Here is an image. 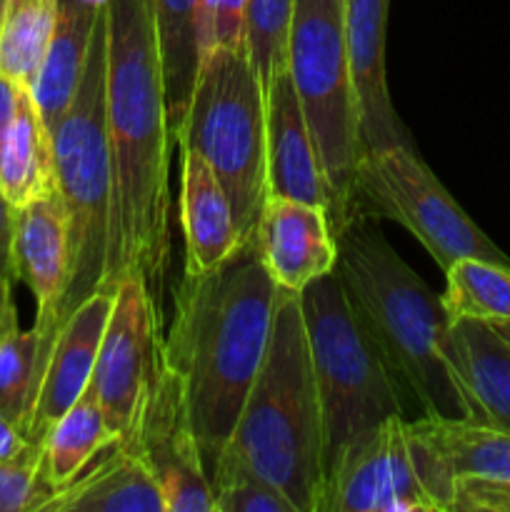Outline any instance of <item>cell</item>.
Here are the masks:
<instances>
[{"mask_svg":"<svg viewBox=\"0 0 510 512\" xmlns=\"http://www.w3.org/2000/svg\"><path fill=\"white\" fill-rule=\"evenodd\" d=\"M408 428L438 455L445 473L455 483L463 478L510 480L508 430L475 423V420L430 418V415L410 420Z\"/></svg>","mask_w":510,"mask_h":512,"instance_id":"obj_23","label":"cell"},{"mask_svg":"<svg viewBox=\"0 0 510 512\" xmlns=\"http://www.w3.org/2000/svg\"><path fill=\"white\" fill-rule=\"evenodd\" d=\"M28 443L30 440L20 433L18 425H13L10 420H5L3 415H0V460L18 455Z\"/></svg>","mask_w":510,"mask_h":512,"instance_id":"obj_37","label":"cell"},{"mask_svg":"<svg viewBox=\"0 0 510 512\" xmlns=\"http://www.w3.org/2000/svg\"><path fill=\"white\" fill-rule=\"evenodd\" d=\"M255 243L270 278L288 293H300L313 280L333 273L338 263L328 210L303 200L268 195Z\"/></svg>","mask_w":510,"mask_h":512,"instance_id":"obj_15","label":"cell"},{"mask_svg":"<svg viewBox=\"0 0 510 512\" xmlns=\"http://www.w3.org/2000/svg\"><path fill=\"white\" fill-rule=\"evenodd\" d=\"M443 308L453 320L485 323L510 320V265L480 258H460L445 270Z\"/></svg>","mask_w":510,"mask_h":512,"instance_id":"obj_27","label":"cell"},{"mask_svg":"<svg viewBox=\"0 0 510 512\" xmlns=\"http://www.w3.org/2000/svg\"><path fill=\"white\" fill-rule=\"evenodd\" d=\"M40 512H165V503L138 455L115 443L88 473L55 490Z\"/></svg>","mask_w":510,"mask_h":512,"instance_id":"obj_20","label":"cell"},{"mask_svg":"<svg viewBox=\"0 0 510 512\" xmlns=\"http://www.w3.org/2000/svg\"><path fill=\"white\" fill-rule=\"evenodd\" d=\"M13 273L35 295L38 315V360H35V393L55 338L60 300L68 280V218L60 193L45 195L15 210L13 223Z\"/></svg>","mask_w":510,"mask_h":512,"instance_id":"obj_13","label":"cell"},{"mask_svg":"<svg viewBox=\"0 0 510 512\" xmlns=\"http://www.w3.org/2000/svg\"><path fill=\"white\" fill-rule=\"evenodd\" d=\"M160 310L140 275L115 288V303L100 340L90 388L105 423L120 440L130 433L150 380L160 363Z\"/></svg>","mask_w":510,"mask_h":512,"instance_id":"obj_11","label":"cell"},{"mask_svg":"<svg viewBox=\"0 0 510 512\" xmlns=\"http://www.w3.org/2000/svg\"><path fill=\"white\" fill-rule=\"evenodd\" d=\"M265 155L268 195L303 200L330 210V190L320 170L308 123L288 70L265 88Z\"/></svg>","mask_w":510,"mask_h":512,"instance_id":"obj_17","label":"cell"},{"mask_svg":"<svg viewBox=\"0 0 510 512\" xmlns=\"http://www.w3.org/2000/svg\"><path fill=\"white\" fill-rule=\"evenodd\" d=\"M368 208L373 218L403 225L430 258L445 270L460 258L510 265V258L455 203L415 145L370 150L358 160L353 178V210Z\"/></svg>","mask_w":510,"mask_h":512,"instance_id":"obj_9","label":"cell"},{"mask_svg":"<svg viewBox=\"0 0 510 512\" xmlns=\"http://www.w3.org/2000/svg\"><path fill=\"white\" fill-rule=\"evenodd\" d=\"M298 295L323 420L325 478L353 440L403 418L405 400L335 270Z\"/></svg>","mask_w":510,"mask_h":512,"instance_id":"obj_6","label":"cell"},{"mask_svg":"<svg viewBox=\"0 0 510 512\" xmlns=\"http://www.w3.org/2000/svg\"><path fill=\"white\" fill-rule=\"evenodd\" d=\"M18 83L0 75V145H3L5 130H8L10 120L15 115V103H18Z\"/></svg>","mask_w":510,"mask_h":512,"instance_id":"obj_36","label":"cell"},{"mask_svg":"<svg viewBox=\"0 0 510 512\" xmlns=\"http://www.w3.org/2000/svg\"><path fill=\"white\" fill-rule=\"evenodd\" d=\"M120 443L158 483L165 512H213L208 475L185 403L180 375L160 358L130 433Z\"/></svg>","mask_w":510,"mask_h":512,"instance_id":"obj_10","label":"cell"},{"mask_svg":"<svg viewBox=\"0 0 510 512\" xmlns=\"http://www.w3.org/2000/svg\"><path fill=\"white\" fill-rule=\"evenodd\" d=\"M105 3L108 0H58L53 40L33 85V98L50 135L68 113L78 93L93 33L105 13Z\"/></svg>","mask_w":510,"mask_h":512,"instance_id":"obj_21","label":"cell"},{"mask_svg":"<svg viewBox=\"0 0 510 512\" xmlns=\"http://www.w3.org/2000/svg\"><path fill=\"white\" fill-rule=\"evenodd\" d=\"M213 512H298L295 505L225 445L208 475Z\"/></svg>","mask_w":510,"mask_h":512,"instance_id":"obj_28","label":"cell"},{"mask_svg":"<svg viewBox=\"0 0 510 512\" xmlns=\"http://www.w3.org/2000/svg\"><path fill=\"white\" fill-rule=\"evenodd\" d=\"M58 193L68 218V280L55 335L103 285L110 240V158L105 138V13L93 33L83 80L53 130ZM55 340V338H53Z\"/></svg>","mask_w":510,"mask_h":512,"instance_id":"obj_7","label":"cell"},{"mask_svg":"<svg viewBox=\"0 0 510 512\" xmlns=\"http://www.w3.org/2000/svg\"><path fill=\"white\" fill-rule=\"evenodd\" d=\"M13 330H18V310H15L13 303V278L0 275V343Z\"/></svg>","mask_w":510,"mask_h":512,"instance_id":"obj_35","label":"cell"},{"mask_svg":"<svg viewBox=\"0 0 510 512\" xmlns=\"http://www.w3.org/2000/svg\"><path fill=\"white\" fill-rule=\"evenodd\" d=\"M490 325H493V328L510 343V320H505V323H490Z\"/></svg>","mask_w":510,"mask_h":512,"instance_id":"obj_38","label":"cell"},{"mask_svg":"<svg viewBox=\"0 0 510 512\" xmlns=\"http://www.w3.org/2000/svg\"><path fill=\"white\" fill-rule=\"evenodd\" d=\"M295 0H248L245 45L258 70L263 93L273 78L288 70V38Z\"/></svg>","mask_w":510,"mask_h":512,"instance_id":"obj_29","label":"cell"},{"mask_svg":"<svg viewBox=\"0 0 510 512\" xmlns=\"http://www.w3.org/2000/svg\"><path fill=\"white\" fill-rule=\"evenodd\" d=\"M13 223L15 210L0 193V275L15 278L13 273Z\"/></svg>","mask_w":510,"mask_h":512,"instance_id":"obj_34","label":"cell"},{"mask_svg":"<svg viewBox=\"0 0 510 512\" xmlns=\"http://www.w3.org/2000/svg\"><path fill=\"white\" fill-rule=\"evenodd\" d=\"M55 190L53 135L45 128L33 90L20 85L15 115L0 145V193L18 210Z\"/></svg>","mask_w":510,"mask_h":512,"instance_id":"obj_22","label":"cell"},{"mask_svg":"<svg viewBox=\"0 0 510 512\" xmlns=\"http://www.w3.org/2000/svg\"><path fill=\"white\" fill-rule=\"evenodd\" d=\"M43 443V478L53 490L73 483L103 450L118 443L103 408L88 385L83 395L50 425Z\"/></svg>","mask_w":510,"mask_h":512,"instance_id":"obj_25","label":"cell"},{"mask_svg":"<svg viewBox=\"0 0 510 512\" xmlns=\"http://www.w3.org/2000/svg\"><path fill=\"white\" fill-rule=\"evenodd\" d=\"M335 243V273L400 390L430 418L475 420L450 363L443 300L360 215L335 233Z\"/></svg>","mask_w":510,"mask_h":512,"instance_id":"obj_3","label":"cell"},{"mask_svg":"<svg viewBox=\"0 0 510 512\" xmlns=\"http://www.w3.org/2000/svg\"><path fill=\"white\" fill-rule=\"evenodd\" d=\"M510 512V480L463 478L455 483L453 512Z\"/></svg>","mask_w":510,"mask_h":512,"instance_id":"obj_33","label":"cell"},{"mask_svg":"<svg viewBox=\"0 0 510 512\" xmlns=\"http://www.w3.org/2000/svg\"><path fill=\"white\" fill-rule=\"evenodd\" d=\"M175 143L210 165L228 195L240 243L255 240L268 198L265 93L248 45H215L200 55L193 95Z\"/></svg>","mask_w":510,"mask_h":512,"instance_id":"obj_5","label":"cell"},{"mask_svg":"<svg viewBox=\"0 0 510 512\" xmlns=\"http://www.w3.org/2000/svg\"><path fill=\"white\" fill-rule=\"evenodd\" d=\"M450 363L475 423L510 433V343L485 320L450 323Z\"/></svg>","mask_w":510,"mask_h":512,"instance_id":"obj_19","label":"cell"},{"mask_svg":"<svg viewBox=\"0 0 510 512\" xmlns=\"http://www.w3.org/2000/svg\"><path fill=\"white\" fill-rule=\"evenodd\" d=\"M153 20L163 70L165 113L173 135L183 125L198 73V5L200 0H145Z\"/></svg>","mask_w":510,"mask_h":512,"instance_id":"obj_24","label":"cell"},{"mask_svg":"<svg viewBox=\"0 0 510 512\" xmlns=\"http://www.w3.org/2000/svg\"><path fill=\"white\" fill-rule=\"evenodd\" d=\"M35 360H38V330H13L0 343V415L18 425L28 423L35 400Z\"/></svg>","mask_w":510,"mask_h":512,"instance_id":"obj_30","label":"cell"},{"mask_svg":"<svg viewBox=\"0 0 510 512\" xmlns=\"http://www.w3.org/2000/svg\"><path fill=\"white\" fill-rule=\"evenodd\" d=\"M105 138L110 240L100 290L115 293L120 280L140 275L160 310L170 263L168 160L173 135L145 0L105 3Z\"/></svg>","mask_w":510,"mask_h":512,"instance_id":"obj_1","label":"cell"},{"mask_svg":"<svg viewBox=\"0 0 510 512\" xmlns=\"http://www.w3.org/2000/svg\"><path fill=\"white\" fill-rule=\"evenodd\" d=\"M280 288L255 240L210 273H185L160 358L180 375L205 475L233 438L263 363Z\"/></svg>","mask_w":510,"mask_h":512,"instance_id":"obj_2","label":"cell"},{"mask_svg":"<svg viewBox=\"0 0 510 512\" xmlns=\"http://www.w3.org/2000/svg\"><path fill=\"white\" fill-rule=\"evenodd\" d=\"M228 448L268 478L295 510L318 512L323 420L298 293H278L263 363Z\"/></svg>","mask_w":510,"mask_h":512,"instance_id":"obj_4","label":"cell"},{"mask_svg":"<svg viewBox=\"0 0 510 512\" xmlns=\"http://www.w3.org/2000/svg\"><path fill=\"white\" fill-rule=\"evenodd\" d=\"M288 73L330 190L333 235L358 218L353 178L363 155L345 45V0H295Z\"/></svg>","mask_w":510,"mask_h":512,"instance_id":"obj_8","label":"cell"},{"mask_svg":"<svg viewBox=\"0 0 510 512\" xmlns=\"http://www.w3.org/2000/svg\"><path fill=\"white\" fill-rule=\"evenodd\" d=\"M390 0H345V45L363 153L415 145L395 113L385 78V28Z\"/></svg>","mask_w":510,"mask_h":512,"instance_id":"obj_14","label":"cell"},{"mask_svg":"<svg viewBox=\"0 0 510 512\" xmlns=\"http://www.w3.org/2000/svg\"><path fill=\"white\" fill-rule=\"evenodd\" d=\"M180 175V225L185 238V273L203 275L220 268L240 248L228 195L210 165L188 145Z\"/></svg>","mask_w":510,"mask_h":512,"instance_id":"obj_18","label":"cell"},{"mask_svg":"<svg viewBox=\"0 0 510 512\" xmlns=\"http://www.w3.org/2000/svg\"><path fill=\"white\" fill-rule=\"evenodd\" d=\"M53 493L43 478V443L0 460V512H40Z\"/></svg>","mask_w":510,"mask_h":512,"instance_id":"obj_31","label":"cell"},{"mask_svg":"<svg viewBox=\"0 0 510 512\" xmlns=\"http://www.w3.org/2000/svg\"><path fill=\"white\" fill-rule=\"evenodd\" d=\"M3 8H5V0H0V18H3Z\"/></svg>","mask_w":510,"mask_h":512,"instance_id":"obj_39","label":"cell"},{"mask_svg":"<svg viewBox=\"0 0 510 512\" xmlns=\"http://www.w3.org/2000/svg\"><path fill=\"white\" fill-rule=\"evenodd\" d=\"M58 20V0H5L0 75L33 90Z\"/></svg>","mask_w":510,"mask_h":512,"instance_id":"obj_26","label":"cell"},{"mask_svg":"<svg viewBox=\"0 0 510 512\" xmlns=\"http://www.w3.org/2000/svg\"><path fill=\"white\" fill-rule=\"evenodd\" d=\"M248 0H200L198 5V55L215 45L235 48L245 43Z\"/></svg>","mask_w":510,"mask_h":512,"instance_id":"obj_32","label":"cell"},{"mask_svg":"<svg viewBox=\"0 0 510 512\" xmlns=\"http://www.w3.org/2000/svg\"><path fill=\"white\" fill-rule=\"evenodd\" d=\"M318 512H438L405 438V418H388L343 450L323 478Z\"/></svg>","mask_w":510,"mask_h":512,"instance_id":"obj_12","label":"cell"},{"mask_svg":"<svg viewBox=\"0 0 510 512\" xmlns=\"http://www.w3.org/2000/svg\"><path fill=\"white\" fill-rule=\"evenodd\" d=\"M113 303L115 293L90 295L55 335L23 430L30 443H40L50 425L88 390Z\"/></svg>","mask_w":510,"mask_h":512,"instance_id":"obj_16","label":"cell"}]
</instances>
